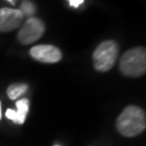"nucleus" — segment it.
<instances>
[{
  "label": "nucleus",
  "instance_id": "12",
  "mask_svg": "<svg viewBox=\"0 0 146 146\" xmlns=\"http://www.w3.org/2000/svg\"><path fill=\"white\" fill-rule=\"evenodd\" d=\"M9 2L11 3V4H14V0H8Z\"/></svg>",
  "mask_w": 146,
  "mask_h": 146
},
{
  "label": "nucleus",
  "instance_id": "2",
  "mask_svg": "<svg viewBox=\"0 0 146 146\" xmlns=\"http://www.w3.org/2000/svg\"><path fill=\"white\" fill-rule=\"evenodd\" d=\"M119 69L127 77L137 78L144 75L146 71L145 48L137 46L124 52L119 61Z\"/></svg>",
  "mask_w": 146,
  "mask_h": 146
},
{
  "label": "nucleus",
  "instance_id": "8",
  "mask_svg": "<svg viewBox=\"0 0 146 146\" xmlns=\"http://www.w3.org/2000/svg\"><path fill=\"white\" fill-rule=\"evenodd\" d=\"M29 88L27 84H11L10 86L8 87L7 89V94L8 97L11 99V100H16L18 99L20 96L25 94L27 92V90Z\"/></svg>",
  "mask_w": 146,
  "mask_h": 146
},
{
  "label": "nucleus",
  "instance_id": "13",
  "mask_svg": "<svg viewBox=\"0 0 146 146\" xmlns=\"http://www.w3.org/2000/svg\"><path fill=\"white\" fill-rule=\"evenodd\" d=\"M55 146H59V145H55Z\"/></svg>",
  "mask_w": 146,
  "mask_h": 146
},
{
  "label": "nucleus",
  "instance_id": "5",
  "mask_svg": "<svg viewBox=\"0 0 146 146\" xmlns=\"http://www.w3.org/2000/svg\"><path fill=\"white\" fill-rule=\"evenodd\" d=\"M30 54L36 61L46 64H54L62 59L61 50L52 45L34 46L31 48Z\"/></svg>",
  "mask_w": 146,
  "mask_h": 146
},
{
  "label": "nucleus",
  "instance_id": "6",
  "mask_svg": "<svg viewBox=\"0 0 146 146\" xmlns=\"http://www.w3.org/2000/svg\"><path fill=\"white\" fill-rule=\"evenodd\" d=\"M24 19L20 10L10 8L0 9V31L9 33L19 28Z\"/></svg>",
  "mask_w": 146,
  "mask_h": 146
},
{
  "label": "nucleus",
  "instance_id": "9",
  "mask_svg": "<svg viewBox=\"0 0 146 146\" xmlns=\"http://www.w3.org/2000/svg\"><path fill=\"white\" fill-rule=\"evenodd\" d=\"M21 13H23V15L29 16L30 17H33L34 13H35V6L31 1L30 0H24L22 2L21 5V9H20Z\"/></svg>",
  "mask_w": 146,
  "mask_h": 146
},
{
  "label": "nucleus",
  "instance_id": "1",
  "mask_svg": "<svg viewBox=\"0 0 146 146\" xmlns=\"http://www.w3.org/2000/svg\"><path fill=\"white\" fill-rule=\"evenodd\" d=\"M117 129L122 136L135 137L144 131L146 127L145 112L141 107L136 106H129L117 119Z\"/></svg>",
  "mask_w": 146,
  "mask_h": 146
},
{
  "label": "nucleus",
  "instance_id": "3",
  "mask_svg": "<svg viewBox=\"0 0 146 146\" xmlns=\"http://www.w3.org/2000/svg\"><path fill=\"white\" fill-rule=\"evenodd\" d=\"M119 56V46L115 41L106 40L101 43L93 53V64L96 70L106 72L115 65Z\"/></svg>",
  "mask_w": 146,
  "mask_h": 146
},
{
  "label": "nucleus",
  "instance_id": "10",
  "mask_svg": "<svg viewBox=\"0 0 146 146\" xmlns=\"http://www.w3.org/2000/svg\"><path fill=\"white\" fill-rule=\"evenodd\" d=\"M84 2V0H68L69 5L73 8H78L79 6L82 5Z\"/></svg>",
  "mask_w": 146,
  "mask_h": 146
},
{
  "label": "nucleus",
  "instance_id": "7",
  "mask_svg": "<svg viewBox=\"0 0 146 146\" xmlns=\"http://www.w3.org/2000/svg\"><path fill=\"white\" fill-rule=\"evenodd\" d=\"M16 110L11 108L7 109L6 117L17 124H23L30 110V101L26 98L20 99L16 102Z\"/></svg>",
  "mask_w": 146,
  "mask_h": 146
},
{
  "label": "nucleus",
  "instance_id": "4",
  "mask_svg": "<svg viewBox=\"0 0 146 146\" xmlns=\"http://www.w3.org/2000/svg\"><path fill=\"white\" fill-rule=\"evenodd\" d=\"M45 33V24L36 17L28 18L18 33V40L23 45H30L39 40Z\"/></svg>",
  "mask_w": 146,
  "mask_h": 146
},
{
  "label": "nucleus",
  "instance_id": "11",
  "mask_svg": "<svg viewBox=\"0 0 146 146\" xmlns=\"http://www.w3.org/2000/svg\"><path fill=\"white\" fill-rule=\"evenodd\" d=\"M1 117H2V115H1V103H0V119H1Z\"/></svg>",
  "mask_w": 146,
  "mask_h": 146
}]
</instances>
